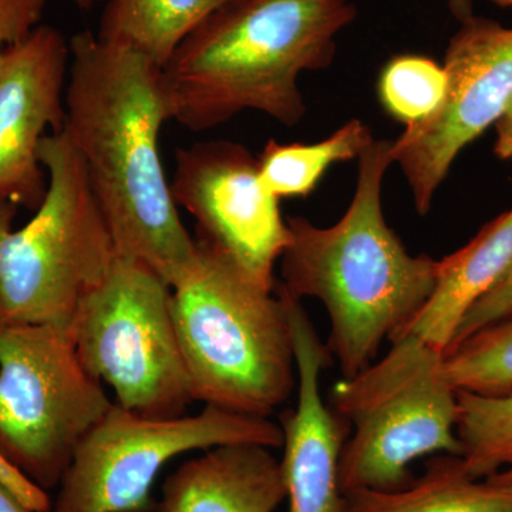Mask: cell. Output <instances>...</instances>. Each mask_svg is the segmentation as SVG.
Segmentation results:
<instances>
[{
    "label": "cell",
    "mask_w": 512,
    "mask_h": 512,
    "mask_svg": "<svg viewBox=\"0 0 512 512\" xmlns=\"http://www.w3.org/2000/svg\"><path fill=\"white\" fill-rule=\"evenodd\" d=\"M69 43L63 131L82 158L116 254L150 266L174 288L197 264L198 245L161 161V128L173 120L163 67L90 30Z\"/></svg>",
    "instance_id": "cell-1"
},
{
    "label": "cell",
    "mask_w": 512,
    "mask_h": 512,
    "mask_svg": "<svg viewBox=\"0 0 512 512\" xmlns=\"http://www.w3.org/2000/svg\"><path fill=\"white\" fill-rule=\"evenodd\" d=\"M393 141L373 140L359 157L355 195L332 227L286 218L291 241L279 259L282 288L318 299L330 322L328 348L345 379L375 362L384 340L399 338L429 301L440 261L410 255L387 225L384 175Z\"/></svg>",
    "instance_id": "cell-2"
},
{
    "label": "cell",
    "mask_w": 512,
    "mask_h": 512,
    "mask_svg": "<svg viewBox=\"0 0 512 512\" xmlns=\"http://www.w3.org/2000/svg\"><path fill=\"white\" fill-rule=\"evenodd\" d=\"M355 19L352 0H229L163 67L173 120L204 131L255 110L298 126L306 114L299 77L328 69Z\"/></svg>",
    "instance_id": "cell-3"
},
{
    "label": "cell",
    "mask_w": 512,
    "mask_h": 512,
    "mask_svg": "<svg viewBox=\"0 0 512 512\" xmlns=\"http://www.w3.org/2000/svg\"><path fill=\"white\" fill-rule=\"evenodd\" d=\"M171 288V313L194 402L269 419L296 390L282 293L262 288L205 242Z\"/></svg>",
    "instance_id": "cell-4"
},
{
    "label": "cell",
    "mask_w": 512,
    "mask_h": 512,
    "mask_svg": "<svg viewBox=\"0 0 512 512\" xmlns=\"http://www.w3.org/2000/svg\"><path fill=\"white\" fill-rule=\"evenodd\" d=\"M40 161L49 185L32 220L15 229L18 205L0 201V323L69 329L117 254L64 131L47 134Z\"/></svg>",
    "instance_id": "cell-5"
},
{
    "label": "cell",
    "mask_w": 512,
    "mask_h": 512,
    "mask_svg": "<svg viewBox=\"0 0 512 512\" xmlns=\"http://www.w3.org/2000/svg\"><path fill=\"white\" fill-rule=\"evenodd\" d=\"M443 356L402 336L382 359L335 384L330 407L353 430L340 456L343 493L397 490L413 480L419 458L461 456L457 390L443 375Z\"/></svg>",
    "instance_id": "cell-6"
},
{
    "label": "cell",
    "mask_w": 512,
    "mask_h": 512,
    "mask_svg": "<svg viewBox=\"0 0 512 512\" xmlns=\"http://www.w3.org/2000/svg\"><path fill=\"white\" fill-rule=\"evenodd\" d=\"M80 363L148 419L185 416L194 402L171 313V288L156 271L116 255L70 325Z\"/></svg>",
    "instance_id": "cell-7"
},
{
    "label": "cell",
    "mask_w": 512,
    "mask_h": 512,
    "mask_svg": "<svg viewBox=\"0 0 512 512\" xmlns=\"http://www.w3.org/2000/svg\"><path fill=\"white\" fill-rule=\"evenodd\" d=\"M111 404L69 329L0 323V454L37 487H59Z\"/></svg>",
    "instance_id": "cell-8"
},
{
    "label": "cell",
    "mask_w": 512,
    "mask_h": 512,
    "mask_svg": "<svg viewBox=\"0 0 512 512\" xmlns=\"http://www.w3.org/2000/svg\"><path fill=\"white\" fill-rule=\"evenodd\" d=\"M237 444L282 448L284 433L271 419L218 407L148 419L113 403L80 441L50 512H153L151 487L168 461Z\"/></svg>",
    "instance_id": "cell-9"
},
{
    "label": "cell",
    "mask_w": 512,
    "mask_h": 512,
    "mask_svg": "<svg viewBox=\"0 0 512 512\" xmlns=\"http://www.w3.org/2000/svg\"><path fill=\"white\" fill-rule=\"evenodd\" d=\"M440 109L393 141L414 205L426 215L461 151L495 126L512 103V28L466 15L446 50Z\"/></svg>",
    "instance_id": "cell-10"
},
{
    "label": "cell",
    "mask_w": 512,
    "mask_h": 512,
    "mask_svg": "<svg viewBox=\"0 0 512 512\" xmlns=\"http://www.w3.org/2000/svg\"><path fill=\"white\" fill-rule=\"evenodd\" d=\"M171 192L217 249L262 288L274 291L275 266L289 241L279 200L259 180L258 158L242 144L202 141L178 148Z\"/></svg>",
    "instance_id": "cell-11"
},
{
    "label": "cell",
    "mask_w": 512,
    "mask_h": 512,
    "mask_svg": "<svg viewBox=\"0 0 512 512\" xmlns=\"http://www.w3.org/2000/svg\"><path fill=\"white\" fill-rule=\"evenodd\" d=\"M70 43L52 26L40 25L10 47L0 66V201L36 211L49 178L40 146L62 133Z\"/></svg>",
    "instance_id": "cell-12"
},
{
    "label": "cell",
    "mask_w": 512,
    "mask_h": 512,
    "mask_svg": "<svg viewBox=\"0 0 512 512\" xmlns=\"http://www.w3.org/2000/svg\"><path fill=\"white\" fill-rule=\"evenodd\" d=\"M295 352L296 404L282 412L284 471L289 512H345V493L340 487L339 466L349 439L350 424L339 416L320 393L323 370L333 365L326 343L319 339L301 299L285 291Z\"/></svg>",
    "instance_id": "cell-13"
},
{
    "label": "cell",
    "mask_w": 512,
    "mask_h": 512,
    "mask_svg": "<svg viewBox=\"0 0 512 512\" xmlns=\"http://www.w3.org/2000/svg\"><path fill=\"white\" fill-rule=\"evenodd\" d=\"M286 495L281 461L271 448L221 446L177 468L153 512H275Z\"/></svg>",
    "instance_id": "cell-14"
},
{
    "label": "cell",
    "mask_w": 512,
    "mask_h": 512,
    "mask_svg": "<svg viewBox=\"0 0 512 512\" xmlns=\"http://www.w3.org/2000/svg\"><path fill=\"white\" fill-rule=\"evenodd\" d=\"M511 266L512 208L485 224L466 247L440 259L429 301L399 338L413 336L444 355L470 309Z\"/></svg>",
    "instance_id": "cell-15"
},
{
    "label": "cell",
    "mask_w": 512,
    "mask_h": 512,
    "mask_svg": "<svg viewBox=\"0 0 512 512\" xmlns=\"http://www.w3.org/2000/svg\"><path fill=\"white\" fill-rule=\"evenodd\" d=\"M345 512H512V484L467 473L461 457L436 454L397 490L346 493Z\"/></svg>",
    "instance_id": "cell-16"
},
{
    "label": "cell",
    "mask_w": 512,
    "mask_h": 512,
    "mask_svg": "<svg viewBox=\"0 0 512 512\" xmlns=\"http://www.w3.org/2000/svg\"><path fill=\"white\" fill-rule=\"evenodd\" d=\"M229 0H107L97 37L164 67L185 37Z\"/></svg>",
    "instance_id": "cell-17"
},
{
    "label": "cell",
    "mask_w": 512,
    "mask_h": 512,
    "mask_svg": "<svg viewBox=\"0 0 512 512\" xmlns=\"http://www.w3.org/2000/svg\"><path fill=\"white\" fill-rule=\"evenodd\" d=\"M363 121L350 120L332 136L315 144L266 143L258 157L259 180L275 198L306 197L333 164L355 160L373 143Z\"/></svg>",
    "instance_id": "cell-18"
},
{
    "label": "cell",
    "mask_w": 512,
    "mask_h": 512,
    "mask_svg": "<svg viewBox=\"0 0 512 512\" xmlns=\"http://www.w3.org/2000/svg\"><path fill=\"white\" fill-rule=\"evenodd\" d=\"M457 399L463 466L476 478L494 476L512 461V393L493 397L458 390Z\"/></svg>",
    "instance_id": "cell-19"
},
{
    "label": "cell",
    "mask_w": 512,
    "mask_h": 512,
    "mask_svg": "<svg viewBox=\"0 0 512 512\" xmlns=\"http://www.w3.org/2000/svg\"><path fill=\"white\" fill-rule=\"evenodd\" d=\"M441 370L457 392L493 397L512 393V316L448 349Z\"/></svg>",
    "instance_id": "cell-20"
},
{
    "label": "cell",
    "mask_w": 512,
    "mask_h": 512,
    "mask_svg": "<svg viewBox=\"0 0 512 512\" xmlns=\"http://www.w3.org/2000/svg\"><path fill=\"white\" fill-rule=\"evenodd\" d=\"M448 86L444 66L423 56L394 57L379 80L384 109L407 126L429 119L440 109Z\"/></svg>",
    "instance_id": "cell-21"
},
{
    "label": "cell",
    "mask_w": 512,
    "mask_h": 512,
    "mask_svg": "<svg viewBox=\"0 0 512 512\" xmlns=\"http://www.w3.org/2000/svg\"><path fill=\"white\" fill-rule=\"evenodd\" d=\"M510 316H512V266L493 291L488 292L470 309L466 318L461 322L450 348L463 342L468 336L485 326L493 325V323L510 318Z\"/></svg>",
    "instance_id": "cell-22"
},
{
    "label": "cell",
    "mask_w": 512,
    "mask_h": 512,
    "mask_svg": "<svg viewBox=\"0 0 512 512\" xmlns=\"http://www.w3.org/2000/svg\"><path fill=\"white\" fill-rule=\"evenodd\" d=\"M46 3L47 0H0V66L8 49L40 26Z\"/></svg>",
    "instance_id": "cell-23"
},
{
    "label": "cell",
    "mask_w": 512,
    "mask_h": 512,
    "mask_svg": "<svg viewBox=\"0 0 512 512\" xmlns=\"http://www.w3.org/2000/svg\"><path fill=\"white\" fill-rule=\"evenodd\" d=\"M0 481L12 491L23 504L28 505L35 512H50L52 503L45 490L37 487L35 483L23 476L0 454Z\"/></svg>",
    "instance_id": "cell-24"
},
{
    "label": "cell",
    "mask_w": 512,
    "mask_h": 512,
    "mask_svg": "<svg viewBox=\"0 0 512 512\" xmlns=\"http://www.w3.org/2000/svg\"><path fill=\"white\" fill-rule=\"evenodd\" d=\"M0 512H35L22 503L12 491L0 481Z\"/></svg>",
    "instance_id": "cell-25"
},
{
    "label": "cell",
    "mask_w": 512,
    "mask_h": 512,
    "mask_svg": "<svg viewBox=\"0 0 512 512\" xmlns=\"http://www.w3.org/2000/svg\"><path fill=\"white\" fill-rule=\"evenodd\" d=\"M488 2L495 3L501 8H512V0H488ZM470 0H453L454 8L457 10H466Z\"/></svg>",
    "instance_id": "cell-26"
},
{
    "label": "cell",
    "mask_w": 512,
    "mask_h": 512,
    "mask_svg": "<svg viewBox=\"0 0 512 512\" xmlns=\"http://www.w3.org/2000/svg\"><path fill=\"white\" fill-rule=\"evenodd\" d=\"M76 8L83 10V12H90L96 8L99 3L103 2V0H70Z\"/></svg>",
    "instance_id": "cell-27"
},
{
    "label": "cell",
    "mask_w": 512,
    "mask_h": 512,
    "mask_svg": "<svg viewBox=\"0 0 512 512\" xmlns=\"http://www.w3.org/2000/svg\"><path fill=\"white\" fill-rule=\"evenodd\" d=\"M490 477L495 478L497 481H501V483L512 484V461L504 468V470L498 471L497 474Z\"/></svg>",
    "instance_id": "cell-28"
}]
</instances>
